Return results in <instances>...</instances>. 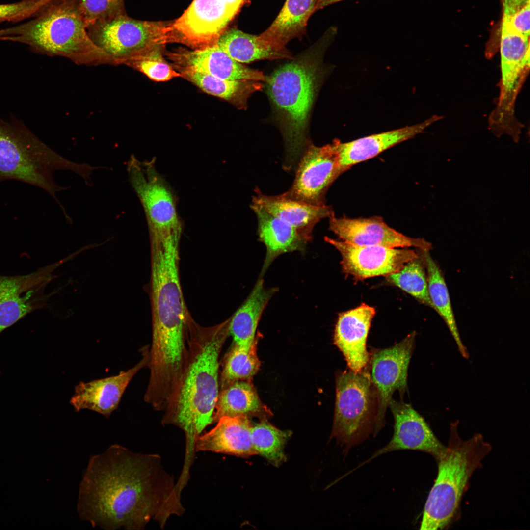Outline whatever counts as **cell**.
<instances>
[{"label": "cell", "instance_id": "cell-4", "mask_svg": "<svg viewBox=\"0 0 530 530\" xmlns=\"http://www.w3.org/2000/svg\"><path fill=\"white\" fill-rule=\"evenodd\" d=\"M79 0H50L34 18L0 30V40L23 43L32 51L60 56L79 65H115L89 37Z\"/></svg>", "mask_w": 530, "mask_h": 530}, {"label": "cell", "instance_id": "cell-29", "mask_svg": "<svg viewBox=\"0 0 530 530\" xmlns=\"http://www.w3.org/2000/svg\"><path fill=\"white\" fill-rule=\"evenodd\" d=\"M217 44L231 58L241 64L264 59H283L279 54L264 47L257 35L246 33L237 28L224 31Z\"/></svg>", "mask_w": 530, "mask_h": 530}, {"label": "cell", "instance_id": "cell-3", "mask_svg": "<svg viewBox=\"0 0 530 530\" xmlns=\"http://www.w3.org/2000/svg\"><path fill=\"white\" fill-rule=\"evenodd\" d=\"M336 33V27L329 28L313 46L277 69L265 82L283 134L287 170L295 166L310 143L309 120L322 75V56Z\"/></svg>", "mask_w": 530, "mask_h": 530}, {"label": "cell", "instance_id": "cell-6", "mask_svg": "<svg viewBox=\"0 0 530 530\" xmlns=\"http://www.w3.org/2000/svg\"><path fill=\"white\" fill-rule=\"evenodd\" d=\"M457 425L451 424L446 451L437 462L438 474L424 505L420 530H443L452 522L472 474L491 450L480 434L462 440Z\"/></svg>", "mask_w": 530, "mask_h": 530}, {"label": "cell", "instance_id": "cell-17", "mask_svg": "<svg viewBox=\"0 0 530 530\" xmlns=\"http://www.w3.org/2000/svg\"><path fill=\"white\" fill-rule=\"evenodd\" d=\"M149 350V346H144L141 349L142 358L126 371H122L118 374L88 382L80 381L75 387L74 393L70 400V403L75 411L87 409L105 417H109L117 409L133 377L148 366Z\"/></svg>", "mask_w": 530, "mask_h": 530}, {"label": "cell", "instance_id": "cell-21", "mask_svg": "<svg viewBox=\"0 0 530 530\" xmlns=\"http://www.w3.org/2000/svg\"><path fill=\"white\" fill-rule=\"evenodd\" d=\"M196 440V452L210 451L239 457L257 454L252 441V424L245 416L223 417Z\"/></svg>", "mask_w": 530, "mask_h": 530}, {"label": "cell", "instance_id": "cell-1", "mask_svg": "<svg viewBox=\"0 0 530 530\" xmlns=\"http://www.w3.org/2000/svg\"><path fill=\"white\" fill-rule=\"evenodd\" d=\"M78 516L106 530H143L151 521L163 529L185 509L161 457L113 444L92 456L80 483Z\"/></svg>", "mask_w": 530, "mask_h": 530}, {"label": "cell", "instance_id": "cell-8", "mask_svg": "<svg viewBox=\"0 0 530 530\" xmlns=\"http://www.w3.org/2000/svg\"><path fill=\"white\" fill-rule=\"evenodd\" d=\"M530 36L498 25L493 40L501 57V78L496 106L489 115L493 134H506L518 142L523 125L515 116V103L530 70Z\"/></svg>", "mask_w": 530, "mask_h": 530}, {"label": "cell", "instance_id": "cell-30", "mask_svg": "<svg viewBox=\"0 0 530 530\" xmlns=\"http://www.w3.org/2000/svg\"><path fill=\"white\" fill-rule=\"evenodd\" d=\"M257 340L251 345L235 344L222 365L220 389L239 380H248L259 371L260 362L256 352Z\"/></svg>", "mask_w": 530, "mask_h": 530}, {"label": "cell", "instance_id": "cell-25", "mask_svg": "<svg viewBox=\"0 0 530 530\" xmlns=\"http://www.w3.org/2000/svg\"><path fill=\"white\" fill-rule=\"evenodd\" d=\"M260 276L251 293L231 317L229 334L235 344H252L256 341V332L262 315L269 300L277 291L266 288Z\"/></svg>", "mask_w": 530, "mask_h": 530}, {"label": "cell", "instance_id": "cell-5", "mask_svg": "<svg viewBox=\"0 0 530 530\" xmlns=\"http://www.w3.org/2000/svg\"><path fill=\"white\" fill-rule=\"evenodd\" d=\"M95 169L89 164L75 162L61 156L19 122L0 119V183L13 180L39 187L65 212L56 194L68 188L55 182L53 173L71 171L88 183Z\"/></svg>", "mask_w": 530, "mask_h": 530}, {"label": "cell", "instance_id": "cell-27", "mask_svg": "<svg viewBox=\"0 0 530 530\" xmlns=\"http://www.w3.org/2000/svg\"><path fill=\"white\" fill-rule=\"evenodd\" d=\"M255 389L248 380L234 382L220 389L213 415V424L225 417H266Z\"/></svg>", "mask_w": 530, "mask_h": 530}, {"label": "cell", "instance_id": "cell-18", "mask_svg": "<svg viewBox=\"0 0 530 530\" xmlns=\"http://www.w3.org/2000/svg\"><path fill=\"white\" fill-rule=\"evenodd\" d=\"M375 314L374 307L362 303L338 316L334 344L343 354L349 369L354 372L362 371L368 365L367 340Z\"/></svg>", "mask_w": 530, "mask_h": 530}, {"label": "cell", "instance_id": "cell-2", "mask_svg": "<svg viewBox=\"0 0 530 530\" xmlns=\"http://www.w3.org/2000/svg\"><path fill=\"white\" fill-rule=\"evenodd\" d=\"M231 318L212 326L197 323L188 312L187 352L179 382L164 411L161 423L184 432L186 448L183 466L194 460L195 442L213 424L220 391L219 357L229 334Z\"/></svg>", "mask_w": 530, "mask_h": 530}, {"label": "cell", "instance_id": "cell-34", "mask_svg": "<svg viewBox=\"0 0 530 530\" xmlns=\"http://www.w3.org/2000/svg\"><path fill=\"white\" fill-rule=\"evenodd\" d=\"M78 7L87 28L96 23L127 14L124 0H79Z\"/></svg>", "mask_w": 530, "mask_h": 530}, {"label": "cell", "instance_id": "cell-14", "mask_svg": "<svg viewBox=\"0 0 530 530\" xmlns=\"http://www.w3.org/2000/svg\"><path fill=\"white\" fill-rule=\"evenodd\" d=\"M51 269L44 267L24 275L0 274V334L44 306L46 298L43 292Z\"/></svg>", "mask_w": 530, "mask_h": 530}, {"label": "cell", "instance_id": "cell-31", "mask_svg": "<svg viewBox=\"0 0 530 530\" xmlns=\"http://www.w3.org/2000/svg\"><path fill=\"white\" fill-rule=\"evenodd\" d=\"M291 432L280 430L265 420L253 425L251 437L257 454L278 467L286 460L284 449Z\"/></svg>", "mask_w": 530, "mask_h": 530}, {"label": "cell", "instance_id": "cell-33", "mask_svg": "<svg viewBox=\"0 0 530 530\" xmlns=\"http://www.w3.org/2000/svg\"><path fill=\"white\" fill-rule=\"evenodd\" d=\"M163 47L159 46L152 48L126 60L122 64L140 72L156 81H166L174 78L182 77L164 59L162 54Z\"/></svg>", "mask_w": 530, "mask_h": 530}, {"label": "cell", "instance_id": "cell-12", "mask_svg": "<svg viewBox=\"0 0 530 530\" xmlns=\"http://www.w3.org/2000/svg\"><path fill=\"white\" fill-rule=\"evenodd\" d=\"M342 173L332 143L318 147L310 142L299 159L292 186L282 194L311 205H325L327 189Z\"/></svg>", "mask_w": 530, "mask_h": 530}, {"label": "cell", "instance_id": "cell-15", "mask_svg": "<svg viewBox=\"0 0 530 530\" xmlns=\"http://www.w3.org/2000/svg\"><path fill=\"white\" fill-rule=\"evenodd\" d=\"M389 406L394 419V431L390 442L375 451L358 467L387 452L414 450L431 454L437 462L444 454L446 447L433 433L424 418L409 404L391 399Z\"/></svg>", "mask_w": 530, "mask_h": 530}, {"label": "cell", "instance_id": "cell-11", "mask_svg": "<svg viewBox=\"0 0 530 530\" xmlns=\"http://www.w3.org/2000/svg\"><path fill=\"white\" fill-rule=\"evenodd\" d=\"M415 336L413 332L394 345L375 350L372 355L370 374L378 397L373 436L384 425L386 411L395 391H398L403 396L407 390L408 370Z\"/></svg>", "mask_w": 530, "mask_h": 530}, {"label": "cell", "instance_id": "cell-23", "mask_svg": "<svg viewBox=\"0 0 530 530\" xmlns=\"http://www.w3.org/2000/svg\"><path fill=\"white\" fill-rule=\"evenodd\" d=\"M252 202L288 223L308 243L312 240V233L315 225L334 213L331 207L326 204L311 205L288 198L283 194L266 195L258 188L255 189Z\"/></svg>", "mask_w": 530, "mask_h": 530}, {"label": "cell", "instance_id": "cell-36", "mask_svg": "<svg viewBox=\"0 0 530 530\" xmlns=\"http://www.w3.org/2000/svg\"><path fill=\"white\" fill-rule=\"evenodd\" d=\"M500 1L502 6L501 22L508 23L530 12V0H500Z\"/></svg>", "mask_w": 530, "mask_h": 530}, {"label": "cell", "instance_id": "cell-9", "mask_svg": "<svg viewBox=\"0 0 530 530\" xmlns=\"http://www.w3.org/2000/svg\"><path fill=\"white\" fill-rule=\"evenodd\" d=\"M170 24L135 20L127 14L99 22L87 28L92 41L115 65L159 46L171 43Z\"/></svg>", "mask_w": 530, "mask_h": 530}, {"label": "cell", "instance_id": "cell-26", "mask_svg": "<svg viewBox=\"0 0 530 530\" xmlns=\"http://www.w3.org/2000/svg\"><path fill=\"white\" fill-rule=\"evenodd\" d=\"M179 71L183 78L204 92L224 99L239 109H246L249 97L264 87L263 83L254 80H227L190 70Z\"/></svg>", "mask_w": 530, "mask_h": 530}, {"label": "cell", "instance_id": "cell-20", "mask_svg": "<svg viewBox=\"0 0 530 530\" xmlns=\"http://www.w3.org/2000/svg\"><path fill=\"white\" fill-rule=\"evenodd\" d=\"M443 117L433 115L423 122L407 126L351 141L342 142L338 139L332 143L344 172L351 166L374 158L398 144L413 138Z\"/></svg>", "mask_w": 530, "mask_h": 530}, {"label": "cell", "instance_id": "cell-37", "mask_svg": "<svg viewBox=\"0 0 530 530\" xmlns=\"http://www.w3.org/2000/svg\"><path fill=\"white\" fill-rule=\"evenodd\" d=\"M342 0H318L315 6V12Z\"/></svg>", "mask_w": 530, "mask_h": 530}, {"label": "cell", "instance_id": "cell-32", "mask_svg": "<svg viewBox=\"0 0 530 530\" xmlns=\"http://www.w3.org/2000/svg\"><path fill=\"white\" fill-rule=\"evenodd\" d=\"M386 277L390 283L433 309L428 293L427 276L418 257L409 261L399 270Z\"/></svg>", "mask_w": 530, "mask_h": 530}, {"label": "cell", "instance_id": "cell-22", "mask_svg": "<svg viewBox=\"0 0 530 530\" xmlns=\"http://www.w3.org/2000/svg\"><path fill=\"white\" fill-rule=\"evenodd\" d=\"M318 0H286L279 14L270 26L257 35L266 48L288 57L292 55L286 49L287 44L306 34L308 21L315 12Z\"/></svg>", "mask_w": 530, "mask_h": 530}, {"label": "cell", "instance_id": "cell-10", "mask_svg": "<svg viewBox=\"0 0 530 530\" xmlns=\"http://www.w3.org/2000/svg\"><path fill=\"white\" fill-rule=\"evenodd\" d=\"M245 0H194L170 24L172 42L201 49L217 42Z\"/></svg>", "mask_w": 530, "mask_h": 530}, {"label": "cell", "instance_id": "cell-13", "mask_svg": "<svg viewBox=\"0 0 530 530\" xmlns=\"http://www.w3.org/2000/svg\"><path fill=\"white\" fill-rule=\"evenodd\" d=\"M324 240L340 252L343 272L357 280L379 276L386 277L418 257L411 249L357 245L328 237H325Z\"/></svg>", "mask_w": 530, "mask_h": 530}, {"label": "cell", "instance_id": "cell-35", "mask_svg": "<svg viewBox=\"0 0 530 530\" xmlns=\"http://www.w3.org/2000/svg\"><path fill=\"white\" fill-rule=\"evenodd\" d=\"M50 0H21L0 4V22L19 21L36 15Z\"/></svg>", "mask_w": 530, "mask_h": 530}, {"label": "cell", "instance_id": "cell-7", "mask_svg": "<svg viewBox=\"0 0 530 530\" xmlns=\"http://www.w3.org/2000/svg\"><path fill=\"white\" fill-rule=\"evenodd\" d=\"M378 397L370 373L351 370L337 374L333 424L330 439L343 448L346 456L351 448L373 435Z\"/></svg>", "mask_w": 530, "mask_h": 530}, {"label": "cell", "instance_id": "cell-19", "mask_svg": "<svg viewBox=\"0 0 530 530\" xmlns=\"http://www.w3.org/2000/svg\"><path fill=\"white\" fill-rule=\"evenodd\" d=\"M178 70L196 71L227 80H249L265 82L267 77L231 58L217 44L193 51L180 50L167 54Z\"/></svg>", "mask_w": 530, "mask_h": 530}, {"label": "cell", "instance_id": "cell-24", "mask_svg": "<svg viewBox=\"0 0 530 530\" xmlns=\"http://www.w3.org/2000/svg\"><path fill=\"white\" fill-rule=\"evenodd\" d=\"M251 208L257 218L259 239L266 249L260 274V276L263 277L278 256L290 252L303 251L308 242L290 224L261 206L252 202Z\"/></svg>", "mask_w": 530, "mask_h": 530}, {"label": "cell", "instance_id": "cell-28", "mask_svg": "<svg viewBox=\"0 0 530 530\" xmlns=\"http://www.w3.org/2000/svg\"><path fill=\"white\" fill-rule=\"evenodd\" d=\"M426 268L428 290L433 309L446 323L462 355L468 358L467 350L462 343L451 304L448 289L442 273L429 251H422Z\"/></svg>", "mask_w": 530, "mask_h": 530}, {"label": "cell", "instance_id": "cell-16", "mask_svg": "<svg viewBox=\"0 0 530 530\" xmlns=\"http://www.w3.org/2000/svg\"><path fill=\"white\" fill-rule=\"evenodd\" d=\"M329 229L341 240L357 245L381 246L390 248L414 247L421 251L432 249L423 238L406 236L388 226L380 217L329 218Z\"/></svg>", "mask_w": 530, "mask_h": 530}]
</instances>
